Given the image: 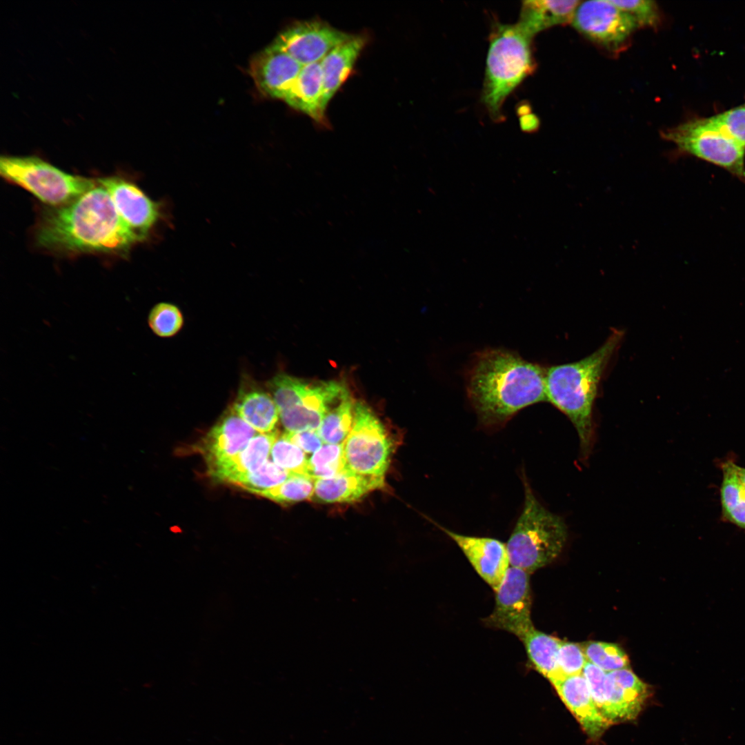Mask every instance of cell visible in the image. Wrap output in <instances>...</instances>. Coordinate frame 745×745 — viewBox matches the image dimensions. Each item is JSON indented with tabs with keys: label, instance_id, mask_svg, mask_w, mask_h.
I'll return each mask as SVG.
<instances>
[{
	"label": "cell",
	"instance_id": "cell-25",
	"mask_svg": "<svg viewBox=\"0 0 745 745\" xmlns=\"http://www.w3.org/2000/svg\"><path fill=\"white\" fill-rule=\"evenodd\" d=\"M535 670L550 682L557 677V656L562 640L533 627L521 640Z\"/></svg>",
	"mask_w": 745,
	"mask_h": 745
},
{
	"label": "cell",
	"instance_id": "cell-10",
	"mask_svg": "<svg viewBox=\"0 0 745 745\" xmlns=\"http://www.w3.org/2000/svg\"><path fill=\"white\" fill-rule=\"evenodd\" d=\"M530 575L510 566L495 593L493 612L484 619L486 626L508 632L522 640L534 626L531 619Z\"/></svg>",
	"mask_w": 745,
	"mask_h": 745
},
{
	"label": "cell",
	"instance_id": "cell-20",
	"mask_svg": "<svg viewBox=\"0 0 745 745\" xmlns=\"http://www.w3.org/2000/svg\"><path fill=\"white\" fill-rule=\"evenodd\" d=\"M277 432L257 434L237 455L208 467L215 479L235 484L241 477L259 468L267 460L278 437Z\"/></svg>",
	"mask_w": 745,
	"mask_h": 745
},
{
	"label": "cell",
	"instance_id": "cell-23",
	"mask_svg": "<svg viewBox=\"0 0 745 745\" xmlns=\"http://www.w3.org/2000/svg\"><path fill=\"white\" fill-rule=\"evenodd\" d=\"M323 79L320 62L304 66L284 101L317 122L325 121L322 108Z\"/></svg>",
	"mask_w": 745,
	"mask_h": 745
},
{
	"label": "cell",
	"instance_id": "cell-27",
	"mask_svg": "<svg viewBox=\"0 0 745 745\" xmlns=\"http://www.w3.org/2000/svg\"><path fill=\"white\" fill-rule=\"evenodd\" d=\"M355 404L348 391L329 408L317 430L324 443L344 442L352 426Z\"/></svg>",
	"mask_w": 745,
	"mask_h": 745
},
{
	"label": "cell",
	"instance_id": "cell-29",
	"mask_svg": "<svg viewBox=\"0 0 745 745\" xmlns=\"http://www.w3.org/2000/svg\"><path fill=\"white\" fill-rule=\"evenodd\" d=\"M588 662L605 672L628 668V656L621 647L613 643L588 641L580 644Z\"/></svg>",
	"mask_w": 745,
	"mask_h": 745
},
{
	"label": "cell",
	"instance_id": "cell-2",
	"mask_svg": "<svg viewBox=\"0 0 745 745\" xmlns=\"http://www.w3.org/2000/svg\"><path fill=\"white\" fill-rule=\"evenodd\" d=\"M546 370L517 353L488 348L475 354L466 373V393L480 424L497 428L522 409L547 401Z\"/></svg>",
	"mask_w": 745,
	"mask_h": 745
},
{
	"label": "cell",
	"instance_id": "cell-3",
	"mask_svg": "<svg viewBox=\"0 0 745 745\" xmlns=\"http://www.w3.org/2000/svg\"><path fill=\"white\" fill-rule=\"evenodd\" d=\"M624 332L614 330L606 341L588 356L575 362L553 366L546 370L547 401L565 414L575 427L584 457L593 437V407L604 372L618 348Z\"/></svg>",
	"mask_w": 745,
	"mask_h": 745
},
{
	"label": "cell",
	"instance_id": "cell-30",
	"mask_svg": "<svg viewBox=\"0 0 745 745\" xmlns=\"http://www.w3.org/2000/svg\"><path fill=\"white\" fill-rule=\"evenodd\" d=\"M315 479L301 475H291L280 485L261 492L259 495L280 504H292L312 499Z\"/></svg>",
	"mask_w": 745,
	"mask_h": 745
},
{
	"label": "cell",
	"instance_id": "cell-24",
	"mask_svg": "<svg viewBox=\"0 0 745 745\" xmlns=\"http://www.w3.org/2000/svg\"><path fill=\"white\" fill-rule=\"evenodd\" d=\"M232 410L259 433L272 432L279 417L272 396L258 389L241 392Z\"/></svg>",
	"mask_w": 745,
	"mask_h": 745
},
{
	"label": "cell",
	"instance_id": "cell-8",
	"mask_svg": "<svg viewBox=\"0 0 745 745\" xmlns=\"http://www.w3.org/2000/svg\"><path fill=\"white\" fill-rule=\"evenodd\" d=\"M343 447L346 470L385 477L394 441L380 419L363 402L355 404L352 426Z\"/></svg>",
	"mask_w": 745,
	"mask_h": 745
},
{
	"label": "cell",
	"instance_id": "cell-39",
	"mask_svg": "<svg viewBox=\"0 0 745 745\" xmlns=\"http://www.w3.org/2000/svg\"><path fill=\"white\" fill-rule=\"evenodd\" d=\"M736 469L739 480L745 490V468L736 465Z\"/></svg>",
	"mask_w": 745,
	"mask_h": 745
},
{
	"label": "cell",
	"instance_id": "cell-17",
	"mask_svg": "<svg viewBox=\"0 0 745 745\" xmlns=\"http://www.w3.org/2000/svg\"><path fill=\"white\" fill-rule=\"evenodd\" d=\"M558 695L589 737L597 739L611 724L601 713L582 674L550 681Z\"/></svg>",
	"mask_w": 745,
	"mask_h": 745
},
{
	"label": "cell",
	"instance_id": "cell-28",
	"mask_svg": "<svg viewBox=\"0 0 745 745\" xmlns=\"http://www.w3.org/2000/svg\"><path fill=\"white\" fill-rule=\"evenodd\" d=\"M309 475L314 479H328L346 470L343 444L324 443L308 459Z\"/></svg>",
	"mask_w": 745,
	"mask_h": 745
},
{
	"label": "cell",
	"instance_id": "cell-38",
	"mask_svg": "<svg viewBox=\"0 0 745 745\" xmlns=\"http://www.w3.org/2000/svg\"><path fill=\"white\" fill-rule=\"evenodd\" d=\"M283 436L297 445L306 453H314L324 444L317 430L286 432Z\"/></svg>",
	"mask_w": 745,
	"mask_h": 745
},
{
	"label": "cell",
	"instance_id": "cell-32",
	"mask_svg": "<svg viewBox=\"0 0 745 745\" xmlns=\"http://www.w3.org/2000/svg\"><path fill=\"white\" fill-rule=\"evenodd\" d=\"M292 474L267 460L259 468L239 478L234 485L250 493L261 492L284 482Z\"/></svg>",
	"mask_w": 745,
	"mask_h": 745
},
{
	"label": "cell",
	"instance_id": "cell-33",
	"mask_svg": "<svg viewBox=\"0 0 745 745\" xmlns=\"http://www.w3.org/2000/svg\"><path fill=\"white\" fill-rule=\"evenodd\" d=\"M148 322L152 331L161 337H170L177 335L183 324V317L180 309L175 305L161 302L150 310Z\"/></svg>",
	"mask_w": 745,
	"mask_h": 745
},
{
	"label": "cell",
	"instance_id": "cell-35",
	"mask_svg": "<svg viewBox=\"0 0 745 745\" xmlns=\"http://www.w3.org/2000/svg\"><path fill=\"white\" fill-rule=\"evenodd\" d=\"M707 118L711 123L745 147V105Z\"/></svg>",
	"mask_w": 745,
	"mask_h": 745
},
{
	"label": "cell",
	"instance_id": "cell-26",
	"mask_svg": "<svg viewBox=\"0 0 745 745\" xmlns=\"http://www.w3.org/2000/svg\"><path fill=\"white\" fill-rule=\"evenodd\" d=\"M723 479L720 498L724 519L745 530V490L736 464L728 461L722 466Z\"/></svg>",
	"mask_w": 745,
	"mask_h": 745
},
{
	"label": "cell",
	"instance_id": "cell-18",
	"mask_svg": "<svg viewBox=\"0 0 745 745\" xmlns=\"http://www.w3.org/2000/svg\"><path fill=\"white\" fill-rule=\"evenodd\" d=\"M257 434L232 408L210 430L204 439L203 453L208 466L239 453Z\"/></svg>",
	"mask_w": 745,
	"mask_h": 745
},
{
	"label": "cell",
	"instance_id": "cell-1",
	"mask_svg": "<svg viewBox=\"0 0 745 745\" xmlns=\"http://www.w3.org/2000/svg\"><path fill=\"white\" fill-rule=\"evenodd\" d=\"M34 240L38 247L57 253L121 256L141 242L99 183L67 204L45 208L34 230Z\"/></svg>",
	"mask_w": 745,
	"mask_h": 745
},
{
	"label": "cell",
	"instance_id": "cell-37",
	"mask_svg": "<svg viewBox=\"0 0 745 745\" xmlns=\"http://www.w3.org/2000/svg\"><path fill=\"white\" fill-rule=\"evenodd\" d=\"M582 675L588 683L596 706L602 714L605 705L604 693L606 672L588 662L583 669Z\"/></svg>",
	"mask_w": 745,
	"mask_h": 745
},
{
	"label": "cell",
	"instance_id": "cell-11",
	"mask_svg": "<svg viewBox=\"0 0 745 745\" xmlns=\"http://www.w3.org/2000/svg\"><path fill=\"white\" fill-rule=\"evenodd\" d=\"M571 23L590 40L611 48L622 44L638 27L629 14L610 0L580 2Z\"/></svg>",
	"mask_w": 745,
	"mask_h": 745
},
{
	"label": "cell",
	"instance_id": "cell-21",
	"mask_svg": "<svg viewBox=\"0 0 745 745\" xmlns=\"http://www.w3.org/2000/svg\"><path fill=\"white\" fill-rule=\"evenodd\" d=\"M366 43L363 36L352 35L329 52L320 61L323 79L322 108L346 81Z\"/></svg>",
	"mask_w": 745,
	"mask_h": 745
},
{
	"label": "cell",
	"instance_id": "cell-15",
	"mask_svg": "<svg viewBox=\"0 0 745 745\" xmlns=\"http://www.w3.org/2000/svg\"><path fill=\"white\" fill-rule=\"evenodd\" d=\"M437 526L459 547L481 579L495 590L510 566L506 544L497 539L462 535Z\"/></svg>",
	"mask_w": 745,
	"mask_h": 745
},
{
	"label": "cell",
	"instance_id": "cell-6",
	"mask_svg": "<svg viewBox=\"0 0 745 745\" xmlns=\"http://www.w3.org/2000/svg\"><path fill=\"white\" fill-rule=\"evenodd\" d=\"M268 387L287 433L317 430L329 408L348 392L337 381H309L284 374L274 377Z\"/></svg>",
	"mask_w": 745,
	"mask_h": 745
},
{
	"label": "cell",
	"instance_id": "cell-12",
	"mask_svg": "<svg viewBox=\"0 0 745 745\" xmlns=\"http://www.w3.org/2000/svg\"><path fill=\"white\" fill-rule=\"evenodd\" d=\"M352 37L327 23L312 20L293 24L272 44L304 66L320 62L333 48Z\"/></svg>",
	"mask_w": 745,
	"mask_h": 745
},
{
	"label": "cell",
	"instance_id": "cell-16",
	"mask_svg": "<svg viewBox=\"0 0 745 745\" xmlns=\"http://www.w3.org/2000/svg\"><path fill=\"white\" fill-rule=\"evenodd\" d=\"M302 67L291 56L272 44L253 58L250 73L261 92L284 100Z\"/></svg>",
	"mask_w": 745,
	"mask_h": 745
},
{
	"label": "cell",
	"instance_id": "cell-14",
	"mask_svg": "<svg viewBox=\"0 0 745 745\" xmlns=\"http://www.w3.org/2000/svg\"><path fill=\"white\" fill-rule=\"evenodd\" d=\"M650 695L629 668L606 673L603 716L611 724L635 719Z\"/></svg>",
	"mask_w": 745,
	"mask_h": 745
},
{
	"label": "cell",
	"instance_id": "cell-34",
	"mask_svg": "<svg viewBox=\"0 0 745 745\" xmlns=\"http://www.w3.org/2000/svg\"><path fill=\"white\" fill-rule=\"evenodd\" d=\"M587 662L580 644L562 640L557 656V677L555 679L582 674Z\"/></svg>",
	"mask_w": 745,
	"mask_h": 745
},
{
	"label": "cell",
	"instance_id": "cell-31",
	"mask_svg": "<svg viewBox=\"0 0 745 745\" xmlns=\"http://www.w3.org/2000/svg\"><path fill=\"white\" fill-rule=\"evenodd\" d=\"M270 455L276 465L290 474L310 477L308 459L306 453L283 435L275 439Z\"/></svg>",
	"mask_w": 745,
	"mask_h": 745
},
{
	"label": "cell",
	"instance_id": "cell-9",
	"mask_svg": "<svg viewBox=\"0 0 745 745\" xmlns=\"http://www.w3.org/2000/svg\"><path fill=\"white\" fill-rule=\"evenodd\" d=\"M662 135L679 151L718 166L745 183V147L708 118L689 120Z\"/></svg>",
	"mask_w": 745,
	"mask_h": 745
},
{
	"label": "cell",
	"instance_id": "cell-7",
	"mask_svg": "<svg viewBox=\"0 0 745 745\" xmlns=\"http://www.w3.org/2000/svg\"><path fill=\"white\" fill-rule=\"evenodd\" d=\"M0 173L48 207L67 204L97 186V180L68 173L36 156H2Z\"/></svg>",
	"mask_w": 745,
	"mask_h": 745
},
{
	"label": "cell",
	"instance_id": "cell-5",
	"mask_svg": "<svg viewBox=\"0 0 745 745\" xmlns=\"http://www.w3.org/2000/svg\"><path fill=\"white\" fill-rule=\"evenodd\" d=\"M531 39L517 23L498 24L491 34L482 100L495 120L507 96L534 68Z\"/></svg>",
	"mask_w": 745,
	"mask_h": 745
},
{
	"label": "cell",
	"instance_id": "cell-22",
	"mask_svg": "<svg viewBox=\"0 0 745 745\" xmlns=\"http://www.w3.org/2000/svg\"><path fill=\"white\" fill-rule=\"evenodd\" d=\"M581 1L534 0L524 1L517 24L530 37L552 26L571 22Z\"/></svg>",
	"mask_w": 745,
	"mask_h": 745
},
{
	"label": "cell",
	"instance_id": "cell-4",
	"mask_svg": "<svg viewBox=\"0 0 745 745\" xmlns=\"http://www.w3.org/2000/svg\"><path fill=\"white\" fill-rule=\"evenodd\" d=\"M524 504L506 544L510 566L533 573L562 552L568 532L564 519L535 497L524 474Z\"/></svg>",
	"mask_w": 745,
	"mask_h": 745
},
{
	"label": "cell",
	"instance_id": "cell-36",
	"mask_svg": "<svg viewBox=\"0 0 745 745\" xmlns=\"http://www.w3.org/2000/svg\"><path fill=\"white\" fill-rule=\"evenodd\" d=\"M618 8L629 14L637 26H655L659 22V12L655 1L648 0H610Z\"/></svg>",
	"mask_w": 745,
	"mask_h": 745
},
{
	"label": "cell",
	"instance_id": "cell-13",
	"mask_svg": "<svg viewBox=\"0 0 745 745\" xmlns=\"http://www.w3.org/2000/svg\"><path fill=\"white\" fill-rule=\"evenodd\" d=\"M97 180L110 195L123 222L143 241L159 219V205L123 177L109 176Z\"/></svg>",
	"mask_w": 745,
	"mask_h": 745
},
{
	"label": "cell",
	"instance_id": "cell-19",
	"mask_svg": "<svg viewBox=\"0 0 745 745\" xmlns=\"http://www.w3.org/2000/svg\"><path fill=\"white\" fill-rule=\"evenodd\" d=\"M385 486V477L366 476L349 470L328 479H316L312 499L322 503H349Z\"/></svg>",
	"mask_w": 745,
	"mask_h": 745
}]
</instances>
